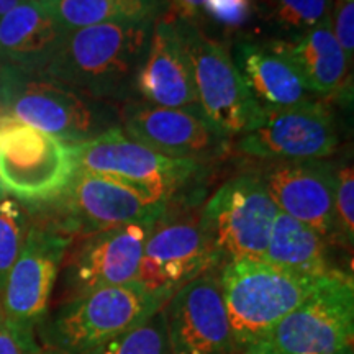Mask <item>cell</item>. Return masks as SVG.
Returning <instances> with one entry per match:
<instances>
[{"instance_id": "6da1fadb", "label": "cell", "mask_w": 354, "mask_h": 354, "mask_svg": "<svg viewBox=\"0 0 354 354\" xmlns=\"http://www.w3.org/2000/svg\"><path fill=\"white\" fill-rule=\"evenodd\" d=\"M154 20L110 21L66 32L39 76L107 104L135 100V77L148 50Z\"/></svg>"}, {"instance_id": "7a4b0ae2", "label": "cell", "mask_w": 354, "mask_h": 354, "mask_svg": "<svg viewBox=\"0 0 354 354\" xmlns=\"http://www.w3.org/2000/svg\"><path fill=\"white\" fill-rule=\"evenodd\" d=\"M0 113L74 146L120 128V105L95 100L55 79L13 68L2 81Z\"/></svg>"}, {"instance_id": "3957f363", "label": "cell", "mask_w": 354, "mask_h": 354, "mask_svg": "<svg viewBox=\"0 0 354 354\" xmlns=\"http://www.w3.org/2000/svg\"><path fill=\"white\" fill-rule=\"evenodd\" d=\"M218 274L221 297L241 354L271 333L320 281L253 259L230 261Z\"/></svg>"}, {"instance_id": "277c9868", "label": "cell", "mask_w": 354, "mask_h": 354, "mask_svg": "<svg viewBox=\"0 0 354 354\" xmlns=\"http://www.w3.org/2000/svg\"><path fill=\"white\" fill-rule=\"evenodd\" d=\"M166 299L145 289L138 281L104 287L61 304L44 326V346L66 354L88 349L130 331L161 310Z\"/></svg>"}, {"instance_id": "5b68a950", "label": "cell", "mask_w": 354, "mask_h": 354, "mask_svg": "<svg viewBox=\"0 0 354 354\" xmlns=\"http://www.w3.org/2000/svg\"><path fill=\"white\" fill-rule=\"evenodd\" d=\"M77 169L76 146L0 113V194L28 203L56 201Z\"/></svg>"}, {"instance_id": "8992f818", "label": "cell", "mask_w": 354, "mask_h": 354, "mask_svg": "<svg viewBox=\"0 0 354 354\" xmlns=\"http://www.w3.org/2000/svg\"><path fill=\"white\" fill-rule=\"evenodd\" d=\"M354 342L353 274L323 277L271 333L243 354H344Z\"/></svg>"}, {"instance_id": "52a82bcc", "label": "cell", "mask_w": 354, "mask_h": 354, "mask_svg": "<svg viewBox=\"0 0 354 354\" xmlns=\"http://www.w3.org/2000/svg\"><path fill=\"white\" fill-rule=\"evenodd\" d=\"M180 35L192 64L198 107L225 140L251 131L264 110L251 95L245 79L223 43L212 38L197 21L177 15Z\"/></svg>"}, {"instance_id": "ba28073f", "label": "cell", "mask_w": 354, "mask_h": 354, "mask_svg": "<svg viewBox=\"0 0 354 354\" xmlns=\"http://www.w3.org/2000/svg\"><path fill=\"white\" fill-rule=\"evenodd\" d=\"M171 202L149 230L136 279L166 300L187 282L221 268L203 225L202 209H177Z\"/></svg>"}, {"instance_id": "9c48e42d", "label": "cell", "mask_w": 354, "mask_h": 354, "mask_svg": "<svg viewBox=\"0 0 354 354\" xmlns=\"http://www.w3.org/2000/svg\"><path fill=\"white\" fill-rule=\"evenodd\" d=\"M79 169L97 172L138 192L146 201L167 205L201 171L196 159L171 158L128 138L122 128L76 145Z\"/></svg>"}, {"instance_id": "30bf717a", "label": "cell", "mask_w": 354, "mask_h": 354, "mask_svg": "<svg viewBox=\"0 0 354 354\" xmlns=\"http://www.w3.org/2000/svg\"><path fill=\"white\" fill-rule=\"evenodd\" d=\"M279 209L258 174L233 177L202 207V220L220 264L264 261Z\"/></svg>"}, {"instance_id": "8fae6325", "label": "cell", "mask_w": 354, "mask_h": 354, "mask_svg": "<svg viewBox=\"0 0 354 354\" xmlns=\"http://www.w3.org/2000/svg\"><path fill=\"white\" fill-rule=\"evenodd\" d=\"M73 234L59 221L30 223L24 246L8 272L0 312L10 320L37 328L50 310L61 266Z\"/></svg>"}, {"instance_id": "7c38bea8", "label": "cell", "mask_w": 354, "mask_h": 354, "mask_svg": "<svg viewBox=\"0 0 354 354\" xmlns=\"http://www.w3.org/2000/svg\"><path fill=\"white\" fill-rule=\"evenodd\" d=\"M153 223L138 221L74 238L61 266V304L104 287L135 282Z\"/></svg>"}, {"instance_id": "4fadbf2b", "label": "cell", "mask_w": 354, "mask_h": 354, "mask_svg": "<svg viewBox=\"0 0 354 354\" xmlns=\"http://www.w3.org/2000/svg\"><path fill=\"white\" fill-rule=\"evenodd\" d=\"M339 143L333 112L313 99L292 107L264 110L253 130L238 140V151L264 161L325 159Z\"/></svg>"}, {"instance_id": "5bb4252c", "label": "cell", "mask_w": 354, "mask_h": 354, "mask_svg": "<svg viewBox=\"0 0 354 354\" xmlns=\"http://www.w3.org/2000/svg\"><path fill=\"white\" fill-rule=\"evenodd\" d=\"M220 269L177 289L161 307L171 354H241L221 297Z\"/></svg>"}, {"instance_id": "9a60e30c", "label": "cell", "mask_w": 354, "mask_h": 354, "mask_svg": "<svg viewBox=\"0 0 354 354\" xmlns=\"http://www.w3.org/2000/svg\"><path fill=\"white\" fill-rule=\"evenodd\" d=\"M120 128L153 151L202 162L218 154L225 141L201 110L159 107L136 99L120 105Z\"/></svg>"}, {"instance_id": "2e32d148", "label": "cell", "mask_w": 354, "mask_h": 354, "mask_svg": "<svg viewBox=\"0 0 354 354\" xmlns=\"http://www.w3.org/2000/svg\"><path fill=\"white\" fill-rule=\"evenodd\" d=\"M258 176L279 212L313 228L333 246H339L333 202L335 166L330 161H276Z\"/></svg>"}, {"instance_id": "e0dca14e", "label": "cell", "mask_w": 354, "mask_h": 354, "mask_svg": "<svg viewBox=\"0 0 354 354\" xmlns=\"http://www.w3.org/2000/svg\"><path fill=\"white\" fill-rule=\"evenodd\" d=\"M63 197L66 215L59 223L73 238L128 223L154 221L167 207L146 201L107 176L84 169H77Z\"/></svg>"}, {"instance_id": "ac0fdd59", "label": "cell", "mask_w": 354, "mask_h": 354, "mask_svg": "<svg viewBox=\"0 0 354 354\" xmlns=\"http://www.w3.org/2000/svg\"><path fill=\"white\" fill-rule=\"evenodd\" d=\"M135 97L159 107L201 110L192 64L177 13L171 8L154 20L148 50L135 77Z\"/></svg>"}, {"instance_id": "d6986e66", "label": "cell", "mask_w": 354, "mask_h": 354, "mask_svg": "<svg viewBox=\"0 0 354 354\" xmlns=\"http://www.w3.org/2000/svg\"><path fill=\"white\" fill-rule=\"evenodd\" d=\"M233 61L251 95L263 110L292 107L317 99L302 76L274 41L241 39L233 48Z\"/></svg>"}, {"instance_id": "ffe728a7", "label": "cell", "mask_w": 354, "mask_h": 354, "mask_svg": "<svg viewBox=\"0 0 354 354\" xmlns=\"http://www.w3.org/2000/svg\"><path fill=\"white\" fill-rule=\"evenodd\" d=\"M330 17L308 32L274 41L297 68L308 91L322 100L348 97L353 91L348 73L351 59L335 39Z\"/></svg>"}, {"instance_id": "44dd1931", "label": "cell", "mask_w": 354, "mask_h": 354, "mask_svg": "<svg viewBox=\"0 0 354 354\" xmlns=\"http://www.w3.org/2000/svg\"><path fill=\"white\" fill-rule=\"evenodd\" d=\"M64 35L37 0H25L0 17V61L20 73L41 74Z\"/></svg>"}, {"instance_id": "7402d4cb", "label": "cell", "mask_w": 354, "mask_h": 354, "mask_svg": "<svg viewBox=\"0 0 354 354\" xmlns=\"http://www.w3.org/2000/svg\"><path fill=\"white\" fill-rule=\"evenodd\" d=\"M331 248L333 245L315 230L279 212L274 220L264 261L282 271L307 279L353 274L333 263Z\"/></svg>"}, {"instance_id": "603a6c76", "label": "cell", "mask_w": 354, "mask_h": 354, "mask_svg": "<svg viewBox=\"0 0 354 354\" xmlns=\"http://www.w3.org/2000/svg\"><path fill=\"white\" fill-rule=\"evenodd\" d=\"M66 32L110 21L156 20L169 0H37Z\"/></svg>"}, {"instance_id": "cb8c5ba5", "label": "cell", "mask_w": 354, "mask_h": 354, "mask_svg": "<svg viewBox=\"0 0 354 354\" xmlns=\"http://www.w3.org/2000/svg\"><path fill=\"white\" fill-rule=\"evenodd\" d=\"M84 354H171L161 310L136 328L88 349Z\"/></svg>"}, {"instance_id": "d4e9b609", "label": "cell", "mask_w": 354, "mask_h": 354, "mask_svg": "<svg viewBox=\"0 0 354 354\" xmlns=\"http://www.w3.org/2000/svg\"><path fill=\"white\" fill-rule=\"evenodd\" d=\"M28 228L30 218L21 203L12 197L0 196V297Z\"/></svg>"}, {"instance_id": "484cf974", "label": "cell", "mask_w": 354, "mask_h": 354, "mask_svg": "<svg viewBox=\"0 0 354 354\" xmlns=\"http://www.w3.org/2000/svg\"><path fill=\"white\" fill-rule=\"evenodd\" d=\"M271 19L287 33L302 35L328 19L333 0H268Z\"/></svg>"}, {"instance_id": "4316f807", "label": "cell", "mask_w": 354, "mask_h": 354, "mask_svg": "<svg viewBox=\"0 0 354 354\" xmlns=\"http://www.w3.org/2000/svg\"><path fill=\"white\" fill-rule=\"evenodd\" d=\"M333 202L338 245L351 254L354 243V169L351 165L335 167Z\"/></svg>"}, {"instance_id": "83f0119b", "label": "cell", "mask_w": 354, "mask_h": 354, "mask_svg": "<svg viewBox=\"0 0 354 354\" xmlns=\"http://www.w3.org/2000/svg\"><path fill=\"white\" fill-rule=\"evenodd\" d=\"M33 326L10 320L0 312V354H38V343Z\"/></svg>"}, {"instance_id": "f1b7e54d", "label": "cell", "mask_w": 354, "mask_h": 354, "mask_svg": "<svg viewBox=\"0 0 354 354\" xmlns=\"http://www.w3.org/2000/svg\"><path fill=\"white\" fill-rule=\"evenodd\" d=\"M254 0H205L203 15L225 28H241L254 13Z\"/></svg>"}, {"instance_id": "f546056e", "label": "cell", "mask_w": 354, "mask_h": 354, "mask_svg": "<svg viewBox=\"0 0 354 354\" xmlns=\"http://www.w3.org/2000/svg\"><path fill=\"white\" fill-rule=\"evenodd\" d=\"M331 32L342 50L353 59L354 53V3L336 2L331 8Z\"/></svg>"}, {"instance_id": "4dcf8cb0", "label": "cell", "mask_w": 354, "mask_h": 354, "mask_svg": "<svg viewBox=\"0 0 354 354\" xmlns=\"http://www.w3.org/2000/svg\"><path fill=\"white\" fill-rule=\"evenodd\" d=\"M171 10H174L177 15H180L183 19L197 21L202 19L203 15V2L205 0H169Z\"/></svg>"}, {"instance_id": "1f68e13d", "label": "cell", "mask_w": 354, "mask_h": 354, "mask_svg": "<svg viewBox=\"0 0 354 354\" xmlns=\"http://www.w3.org/2000/svg\"><path fill=\"white\" fill-rule=\"evenodd\" d=\"M21 2H25V0H0V17L6 15L8 10H12L13 7H17Z\"/></svg>"}, {"instance_id": "d6a6232c", "label": "cell", "mask_w": 354, "mask_h": 354, "mask_svg": "<svg viewBox=\"0 0 354 354\" xmlns=\"http://www.w3.org/2000/svg\"><path fill=\"white\" fill-rule=\"evenodd\" d=\"M38 354H66L63 351H59V349H55V348H48V346H41L39 348Z\"/></svg>"}, {"instance_id": "836d02e7", "label": "cell", "mask_w": 354, "mask_h": 354, "mask_svg": "<svg viewBox=\"0 0 354 354\" xmlns=\"http://www.w3.org/2000/svg\"><path fill=\"white\" fill-rule=\"evenodd\" d=\"M336 2H353V0H336Z\"/></svg>"}, {"instance_id": "e575fe53", "label": "cell", "mask_w": 354, "mask_h": 354, "mask_svg": "<svg viewBox=\"0 0 354 354\" xmlns=\"http://www.w3.org/2000/svg\"><path fill=\"white\" fill-rule=\"evenodd\" d=\"M344 354H353V351H349V353H344Z\"/></svg>"}, {"instance_id": "d590c367", "label": "cell", "mask_w": 354, "mask_h": 354, "mask_svg": "<svg viewBox=\"0 0 354 354\" xmlns=\"http://www.w3.org/2000/svg\"><path fill=\"white\" fill-rule=\"evenodd\" d=\"M0 73H2V66H0Z\"/></svg>"}]
</instances>
